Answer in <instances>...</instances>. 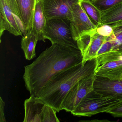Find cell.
<instances>
[{"mask_svg": "<svg viewBox=\"0 0 122 122\" xmlns=\"http://www.w3.org/2000/svg\"><path fill=\"white\" fill-rule=\"evenodd\" d=\"M110 54L113 60L119 58L120 56L122 55V44L119 46L116 51L111 52Z\"/></svg>", "mask_w": 122, "mask_h": 122, "instance_id": "cb8c5ba5", "label": "cell"}, {"mask_svg": "<svg viewBox=\"0 0 122 122\" xmlns=\"http://www.w3.org/2000/svg\"><path fill=\"white\" fill-rule=\"evenodd\" d=\"M38 0H16L26 32L32 28L36 5Z\"/></svg>", "mask_w": 122, "mask_h": 122, "instance_id": "4fadbf2b", "label": "cell"}, {"mask_svg": "<svg viewBox=\"0 0 122 122\" xmlns=\"http://www.w3.org/2000/svg\"><path fill=\"white\" fill-rule=\"evenodd\" d=\"M95 73L86 76L78 82L65 97L61 110L72 112L77 107L83 99L93 90Z\"/></svg>", "mask_w": 122, "mask_h": 122, "instance_id": "52a82bcc", "label": "cell"}, {"mask_svg": "<svg viewBox=\"0 0 122 122\" xmlns=\"http://www.w3.org/2000/svg\"><path fill=\"white\" fill-rule=\"evenodd\" d=\"M0 10L6 30L15 36L26 35L16 0H0Z\"/></svg>", "mask_w": 122, "mask_h": 122, "instance_id": "8992f818", "label": "cell"}, {"mask_svg": "<svg viewBox=\"0 0 122 122\" xmlns=\"http://www.w3.org/2000/svg\"><path fill=\"white\" fill-rule=\"evenodd\" d=\"M5 103L3 100L2 97H0V122H6L4 114V109Z\"/></svg>", "mask_w": 122, "mask_h": 122, "instance_id": "603a6c76", "label": "cell"}, {"mask_svg": "<svg viewBox=\"0 0 122 122\" xmlns=\"http://www.w3.org/2000/svg\"><path fill=\"white\" fill-rule=\"evenodd\" d=\"M80 3L84 10L91 20L97 27L100 26L102 18L101 12L90 0H80Z\"/></svg>", "mask_w": 122, "mask_h": 122, "instance_id": "e0dca14e", "label": "cell"}, {"mask_svg": "<svg viewBox=\"0 0 122 122\" xmlns=\"http://www.w3.org/2000/svg\"><path fill=\"white\" fill-rule=\"evenodd\" d=\"M5 30V23L2 18L0 17V42H1V38L2 36L3 35V33Z\"/></svg>", "mask_w": 122, "mask_h": 122, "instance_id": "d4e9b609", "label": "cell"}, {"mask_svg": "<svg viewBox=\"0 0 122 122\" xmlns=\"http://www.w3.org/2000/svg\"></svg>", "mask_w": 122, "mask_h": 122, "instance_id": "4316f807", "label": "cell"}, {"mask_svg": "<svg viewBox=\"0 0 122 122\" xmlns=\"http://www.w3.org/2000/svg\"><path fill=\"white\" fill-rule=\"evenodd\" d=\"M109 25L113 30L112 34L109 37L113 42V49L111 52H114L122 44V20Z\"/></svg>", "mask_w": 122, "mask_h": 122, "instance_id": "ac0fdd59", "label": "cell"}, {"mask_svg": "<svg viewBox=\"0 0 122 122\" xmlns=\"http://www.w3.org/2000/svg\"><path fill=\"white\" fill-rule=\"evenodd\" d=\"M70 26L73 37L76 41L83 34L93 31L97 27L84 10L80 0L73 8Z\"/></svg>", "mask_w": 122, "mask_h": 122, "instance_id": "9c48e42d", "label": "cell"}, {"mask_svg": "<svg viewBox=\"0 0 122 122\" xmlns=\"http://www.w3.org/2000/svg\"><path fill=\"white\" fill-rule=\"evenodd\" d=\"M38 39L32 29L23 36L21 40V48L24 52L25 57L30 60L36 57L35 48Z\"/></svg>", "mask_w": 122, "mask_h": 122, "instance_id": "5bb4252c", "label": "cell"}, {"mask_svg": "<svg viewBox=\"0 0 122 122\" xmlns=\"http://www.w3.org/2000/svg\"><path fill=\"white\" fill-rule=\"evenodd\" d=\"M101 25H111L122 20V2L101 12Z\"/></svg>", "mask_w": 122, "mask_h": 122, "instance_id": "2e32d148", "label": "cell"}, {"mask_svg": "<svg viewBox=\"0 0 122 122\" xmlns=\"http://www.w3.org/2000/svg\"><path fill=\"white\" fill-rule=\"evenodd\" d=\"M122 103L121 101L103 96L93 90L71 113L74 116L90 117L101 113H107Z\"/></svg>", "mask_w": 122, "mask_h": 122, "instance_id": "3957f363", "label": "cell"}, {"mask_svg": "<svg viewBox=\"0 0 122 122\" xmlns=\"http://www.w3.org/2000/svg\"><path fill=\"white\" fill-rule=\"evenodd\" d=\"M43 37L44 40H49L52 44L78 48L77 41L74 40L72 35L70 21L68 19H47Z\"/></svg>", "mask_w": 122, "mask_h": 122, "instance_id": "277c9868", "label": "cell"}, {"mask_svg": "<svg viewBox=\"0 0 122 122\" xmlns=\"http://www.w3.org/2000/svg\"><path fill=\"white\" fill-rule=\"evenodd\" d=\"M116 117H122V103L108 112Z\"/></svg>", "mask_w": 122, "mask_h": 122, "instance_id": "7402d4cb", "label": "cell"}, {"mask_svg": "<svg viewBox=\"0 0 122 122\" xmlns=\"http://www.w3.org/2000/svg\"><path fill=\"white\" fill-rule=\"evenodd\" d=\"M113 47V42L110 37H107L102 44L97 54V58L108 53L112 52Z\"/></svg>", "mask_w": 122, "mask_h": 122, "instance_id": "ffe728a7", "label": "cell"}, {"mask_svg": "<svg viewBox=\"0 0 122 122\" xmlns=\"http://www.w3.org/2000/svg\"><path fill=\"white\" fill-rule=\"evenodd\" d=\"M80 0H42L47 19L63 18L72 20L73 8Z\"/></svg>", "mask_w": 122, "mask_h": 122, "instance_id": "ba28073f", "label": "cell"}, {"mask_svg": "<svg viewBox=\"0 0 122 122\" xmlns=\"http://www.w3.org/2000/svg\"><path fill=\"white\" fill-rule=\"evenodd\" d=\"M46 20L43 7L42 0H38L35 8L31 29L37 36L38 40L44 42L45 41L43 36Z\"/></svg>", "mask_w": 122, "mask_h": 122, "instance_id": "7c38bea8", "label": "cell"}, {"mask_svg": "<svg viewBox=\"0 0 122 122\" xmlns=\"http://www.w3.org/2000/svg\"><path fill=\"white\" fill-rule=\"evenodd\" d=\"M91 2L102 12L120 3L122 0H92Z\"/></svg>", "mask_w": 122, "mask_h": 122, "instance_id": "d6986e66", "label": "cell"}, {"mask_svg": "<svg viewBox=\"0 0 122 122\" xmlns=\"http://www.w3.org/2000/svg\"><path fill=\"white\" fill-rule=\"evenodd\" d=\"M93 90L103 96L122 101V80H111L95 75Z\"/></svg>", "mask_w": 122, "mask_h": 122, "instance_id": "30bf717a", "label": "cell"}, {"mask_svg": "<svg viewBox=\"0 0 122 122\" xmlns=\"http://www.w3.org/2000/svg\"><path fill=\"white\" fill-rule=\"evenodd\" d=\"M24 122H59L56 111L42 99L30 95L24 102Z\"/></svg>", "mask_w": 122, "mask_h": 122, "instance_id": "5b68a950", "label": "cell"}, {"mask_svg": "<svg viewBox=\"0 0 122 122\" xmlns=\"http://www.w3.org/2000/svg\"><path fill=\"white\" fill-rule=\"evenodd\" d=\"M82 59L78 48L52 44L31 64L25 66V87L30 95L37 97L56 74L82 63Z\"/></svg>", "mask_w": 122, "mask_h": 122, "instance_id": "6da1fadb", "label": "cell"}, {"mask_svg": "<svg viewBox=\"0 0 122 122\" xmlns=\"http://www.w3.org/2000/svg\"><path fill=\"white\" fill-rule=\"evenodd\" d=\"M98 67L97 58L82 63L56 74L41 90L37 97L52 106L57 112L61 111L68 93L81 79L95 73Z\"/></svg>", "mask_w": 122, "mask_h": 122, "instance_id": "7a4b0ae2", "label": "cell"}, {"mask_svg": "<svg viewBox=\"0 0 122 122\" xmlns=\"http://www.w3.org/2000/svg\"><path fill=\"white\" fill-rule=\"evenodd\" d=\"M96 31L100 35L107 37L112 34L113 30L110 25H102L97 28Z\"/></svg>", "mask_w": 122, "mask_h": 122, "instance_id": "44dd1931", "label": "cell"}, {"mask_svg": "<svg viewBox=\"0 0 122 122\" xmlns=\"http://www.w3.org/2000/svg\"><path fill=\"white\" fill-rule=\"evenodd\" d=\"M107 37L98 34L96 31L93 34L89 45L82 56V65L88 61L97 58V54L99 48Z\"/></svg>", "mask_w": 122, "mask_h": 122, "instance_id": "9a60e30c", "label": "cell"}, {"mask_svg": "<svg viewBox=\"0 0 122 122\" xmlns=\"http://www.w3.org/2000/svg\"><path fill=\"white\" fill-rule=\"evenodd\" d=\"M121 80H122V77H121Z\"/></svg>", "mask_w": 122, "mask_h": 122, "instance_id": "484cf974", "label": "cell"}, {"mask_svg": "<svg viewBox=\"0 0 122 122\" xmlns=\"http://www.w3.org/2000/svg\"><path fill=\"white\" fill-rule=\"evenodd\" d=\"M96 75L111 80H121L122 77V57L98 66Z\"/></svg>", "mask_w": 122, "mask_h": 122, "instance_id": "8fae6325", "label": "cell"}]
</instances>
